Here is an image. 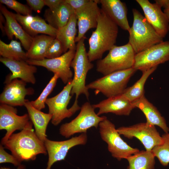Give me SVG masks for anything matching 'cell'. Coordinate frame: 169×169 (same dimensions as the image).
I'll return each instance as SVG.
<instances>
[{"mask_svg": "<svg viewBox=\"0 0 169 169\" xmlns=\"http://www.w3.org/2000/svg\"><path fill=\"white\" fill-rule=\"evenodd\" d=\"M157 68L154 67L143 72L140 79L132 86L126 88L122 95L131 103L144 96V87L146 81Z\"/></svg>", "mask_w": 169, "mask_h": 169, "instance_id": "cell-30", "label": "cell"}, {"mask_svg": "<svg viewBox=\"0 0 169 169\" xmlns=\"http://www.w3.org/2000/svg\"><path fill=\"white\" fill-rule=\"evenodd\" d=\"M74 13L75 11L64 0L54 10H46L44 16L49 24L58 30L67 24Z\"/></svg>", "mask_w": 169, "mask_h": 169, "instance_id": "cell-25", "label": "cell"}, {"mask_svg": "<svg viewBox=\"0 0 169 169\" xmlns=\"http://www.w3.org/2000/svg\"><path fill=\"white\" fill-rule=\"evenodd\" d=\"M136 53L128 43L120 46L115 45L103 59L98 60L96 70L104 76L133 67Z\"/></svg>", "mask_w": 169, "mask_h": 169, "instance_id": "cell-4", "label": "cell"}, {"mask_svg": "<svg viewBox=\"0 0 169 169\" xmlns=\"http://www.w3.org/2000/svg\"><path fill=\"white\" fill-rule=\"evenodd\" d=\"M0 55L3 58L15 60L26 61L28 59L21 42L13 40L9 44L0 40Z\"/></svg>", "mask_w": 169, "mask_h": 169, "instance_id": "cell-29", "label": "cell"}, {"mask_svg": "<svg viewBox=\"0 0 169 169\" xmlns=\"http://www.w3.org/2000/svg\"><path fill=\"white\" fill-rule=\"evenodd\" d=\"M102 139L108 145V149L112 156L119 161L126 159L138 152L139 150L129 146L121 138L115 125L107 117L99 125Z\"/></svg>", "mask_w": 169, "mask_h": 169, "instance_id": "cell-9", "label": "cell"}, {"mask_svg": "<svg viewBox=\"0 0 169 169\" xmlns=\"http://www.w3.org/2000/svg\"><path fill=\"white\" fill-rule=\"evenodd\" d=\"M144 12V17L157 33L163 38L169 32V21L161 8L148 0H136Z\"/></svg>", "mask_w": 169, "mask_h": 169, "instance_id": "cell-16", "label": "cell"}, {"mask_svg": "<svg viewBox=\"0 0 169 169\" xmlns=\"http://www.w3.org/2000/svg\"><path fill=\"white\" fill-rule=\"evenodd\" d=\"M29 7L32 10L39 13L45 5L44 0H26Z\"/></svg>", "mask_w": 169, "mask_h": 169, "instance_id": "cell-36", "label": "cell"}, {"mask_svg": "<svg viewBox=\"0 0 169 169\" xmlns=\"http://www.w3.org/2000/svg\"><path fill=\"white\" fill-rule=\"evenodd\" d=\"M75 52V50L69 49L57 58L41 60L28 59L26 62L30 65L44 67L54 74H57L63 83L67 84L72 79L73 74L70 67Z\"/></svg>", "mask_w": 169, "mask_h": 169, "instance_id": "cell-12", "label": "cell"}, {"mask_svg": "<svg viewBox=\"0 0 169 169\" xmlns=\"http://www.w3.org/2000/svg\"><path fill=\"white\" fill-rule=\"evenodd\" d=\"M77 19L74 13L67 24L58 30L55 38L62 44L64 53L69 49H76L75 40L77 31Z\"/></svg>", "mask_w": 169, "mask_h": 169, "instance_id": "cell-26", "label": "cell"}, {"mask_svg": "<svg viewBox=\"0 0 169 169\" xmlns=\"http://www.w3.org/2000/svg\"><path fill=\"white\" fill-rule=\"evenodd\" d=\"M23 166H19L17 169H23ZM0 169H10L9 168H7L5 167H1Z\"/></svg>", "mask_w": 169, "mask_h": 169, "instance_id": "cell-41", "label": "cell"}, {"mask_svg": "<svg viewBox=\"0 0 169 169\" xmlns=\"http://www.w3.org/2000/svg\"><path fill=\"white\" fill-rule=\"evenodd\" d=\"M99 109L97 115L109 113L119 115H129L134 109L132 103L122 94L108 98L99 103L92 105Z\"/></svg>", "mask_w": 169, "mask_h": 169, "instance_id": "cell-21", "label": "cell"}, {"mask_svg": "<svg viewBox=\"0 0 169 169\" xmlns=\"http://www.w3.org/2000/svg\"><path fill=\"white\" fill-rule=\"evenodd\" d=\"M24 30L33 37L42 33L56 38L58 29L53 27L38 16L23 15L13 13Z\"/></svg>", "mask_w": 169, "mask_h": 169, "instance_id": "cell-20", "label": "cell"}, {"mask_svg": "<svg viewBox=\"0 0 169 169\" xmlns=\"http://www.w3.org/2000/svg\"><path fill=\"white\" fill-rule=\"evenodd\" d=\"M64 52V49L60 42L56 38L49 44L45 54V58L52 59L61 56Z\"/></svg>", "mask_w": 169, "mask_h": 169, "instance_id": "cell-34", "label": "cell"}, {"mask_svg": "<svg viewBox=\"0 0 169 169\" xmlns=\"http://www.w3.org/2000/svg\"><path fill=\"white\" fill-rule=\"evenodd\" d=\"M24 106L27 110L30 119L33 125L35 133L38 138L44 143L47 138L46 131L52 116L34 107L28 100L26 99Z\"/></svg>", "mask_w": 169, "mask_h": 169, "instance_id": "cell-24", "label": "cell"}, {"mask_svg": "<svg viewBox=\"0 0 169 169\" xmlns=\"http://www.w3.org/2000/svg\"><path fill=\"white\" fill-rule=\"evenodd\" d=\"M132 12L133 21L128 31V43L136 54L163 41V38L157 33L138 10L133 8Z\"/></svg>", "mask_w": 169, "mask_h": 169, "instance_id": "cell-3", "label": "cell"}, {"mask_svg": "<svg viewBox=\"0 0 169 169\" xmlns=\"http://www.w3.org/2000/svg\"><path fill=\"white\" fill-rule=\"evenodd\" d=\"M101 9L118 26L128 31L130 27L127 17L125 4L120 0H98Z\"/></svg>", "mask_w": 169, "mask_h": 169, "instance_id": "cell-22", "label": "cell"}, {"mask_svg": "<svg viewBox=\"0 0 169 169\" xmlns=\"http://www.w3.org/2000/svg\"><path fill=\"white\" fill-rule=\"evenodd\" d=\"M163 12L166 16L169 21V7L164 8Z\"/></svg>", "mask_w": 169, "mask_h": 169, "instance_id": "cell-40", "label": "cell"}, {"mask_svg": "<svg viewBox=\"0 0 169 169\" xmlns=\"http://www.w3.org/2000/svg\"><path fill=\"white\" fill-rule=\"evenodd\" d=\"M118 32V26L101 9L96 29L88 40L90 62L101 59L104 53L115 45Z\"/></svg>", "mask_w": 169, "mask_h": 169, "instance_id": "cell-2", "label": "cell"}, {"mask_svg": "<svg viewBox=\"0 0 169 169\" xmlns=\"http://www.w3.org/2000/svg\"><path fill=\"white\" fill-rule=\"evenodd\" d=\"M55 38L44 34L34 37L31 46L26 52L28 59L36 60L45 59L47 47L50 42Z\"/></svg>", "mask_w": 169, "mask_h": 169, "instance_id": "cell-27", "label": "cell"}, {"mask_svg": "<svg viewBox=\"0 0 169 169\" xmlns=\"http://www.w3.org/2000/svg\"><path fill=\"white\" fill-rule=\"evenodd\" d=\"M26 83L15 79L6 84L0 95V102L13 106H24L25 96L34 93L32 88H26Z\"/></svg>", "mask_w": 169, "mask_h": 169, "instance_id": "cell-17", "label": "cell"}, {"mask_svg": "<svg viewBox=\"0 0 169 169\" xmlns=\"http://www.w3.org/2000/svg\"><path fill=\"white\" fill-rule=\"evenodd\" d=\"M29 121L19 133L13 134L6 142L4 148L9 150L18 161L34 160L39 154H47L44 143L37 137Z\"/></svg>", "mask_w": 169, "mask_h": 169, "instance_id": "cell-1", "label": "cell"}, {"mask_svg": "<svg viewBox=\"0 0 169 169\" xmlns=\"http://www.w3.org/2000/svg\"><path fill=\"white\" fill-rule=\"evenodd\" d=\"M162 137V143L155 146L151 151L162 165L166 166L169 164V133H165Z\"/></svg>", "mask_w": 169, "mask_h": 169, "instance_id": "cell-31", "label": "cell"}, {"mask_svg": "<svg viewBox=\"0 0 169 169\" xmlns=\"http://www.w3.org/2000/svg\"><path fill=\"white\" fill-rule=\"evenodd\" d=\"M136 71L132 67L116 71L91 82L86 85V87L88 90H94L95 94L101 93L107 98L121 95Z\"/></svg>", "mask_w": 169, "mask_h": 169, "instance_id": "cell-6", "label": "cell"}, {"mask_svg": "<svg viewBox=\"0 0 169 169\" xmlns=\"http://www.w3.org/2000/svg\"><path fill=\"white\" fill-rule=\"evenodd\" d=\"M6 20L4 16L0 12V27L1 31L3 33L5 34V31L4 28V26L3 25V24L5 23Z\"/></svg>", "mask_w": 169, "mask_h": 169, "instance_id": "cell-39", "label": "cell"}, {"mask_svg": "<svg viewBox=\"0 0 169 169\" xmlns=\"http://www.w3.org/2000/svg\"><path fill=\"white\" fill-rule=\"evenodd\" d=\"M0 61L12 73L6 76L4 84H6L18 78L26 83L34 84L36 83L34 74L37 72V69L35 66L29 64L26 61L13 60L1 57Z\"/></svg>", "mask_w": 169, "mask_h": 169, "instance_id": "cell-18", "label": "cell"}, {"mask_svg": "<svg viewBox=\"0 0 169 169\" xmlns=\"http://www.w3.org/2000/svg\"><path fill=\"white\" fill-rule=\"evenodd\" d=\"M85 39L84 37L77 42L75 55L70 65L74 71L71 94L75 95V100H78L81 94L84 95L88 99L89 96L85 80L88 72L93 68L94 65L89 59L85 46Z\"/></svg>", "mask_w": 169, "mask_h": 169, "instance_id": "cell-5", "label": "cell"}, {"mask_svg": "<svg viewBox=\"0 0 169 169\" xmlns=\"http://www.w3.org/2000/svg\"><path fill=\"white\" fill-rule=\"evenodd\" d=\"M132 104L134 108H138L143 113L146 119V122L154 126H158L165 133H168L169 128L165 118L145 95L132 102Z\"/></svg>", "mask_w": 169, "mask_h": 169, "instance_id": "cell-23", "label": "cell"}, {"mask_svg": "<svg viewBox=\"0 0 169 169\" xmlns=\"http://www.w3.org/2000/svg\"><path fill=\"white\" fill-rule=\"evenodd\" d=\"M0 10L6 20L4 29L8 39L12 40L14 36L16 38L19 40L22 45L27 51L31 46L33 37L24 30L16 19L13 13L8 11L1 3Z\"/></svg>", "mask_w": 169, "mask_h": 169, "instance_id": "cell-19", "label": "cell"}, {"mask_svg": "<svg viewBox=\"0 0 169 169\" xmlns=\"http://www.w3.org/2000/svg\"><path fill=\"white\" fill-rule=\"evenodd\" d=\"M73 84L72 79L60 93L53 97L48 98L46 101L45 104L49 108V113L52 116L51 122L54 125H57L64 119L70 117L80 109L78 100H75L72 106L67 108L72 96L71 92Z\"/></svg>", "mask_w": 169, "mask_h": 169, "instance_id": "cell-8", "label": "cell"}, {"mask_svg": "<svg viewBox=\"0 0 169 169\" xmlns=\"http://www.w3.org/2000/svg\"><path fill=\"white\" fill-rule=\"evenodd\" d=\"M45 5L47 6L49 9L52 11L56 8L62 3L64 0H44Z\"/></svg>", "mask_w": 169, "mask_h": 169, "instance_id": "cell-38", "label": "cell"}, {"mask_svg": "<svg viewBox=\"0 0 169 169\" xmlns=\"http://www.w3.org/2000/svg\"><path fill=\"white\" fill-rule=\"evenodd\" d=\"M59 78L57 74H54L38 97L36 100L30 101L34 107L40 110L45 108L47 97L53 90Z\"/></svg>", "mask_w": 169, "mask_h": 169, "instance_id": "cell-32", "label": "cell"}, {"mask_svg": "<svg viewBox=\"0 0 169 169\" xmlns=\"http://www.w3.org/2000/svg\"><path fill=\"white\" fill-rule=\"evenodd\" d=\"M155 156L152 151H139L128 157L127 169H154Z\"/></svg>", "mask_w": 169, "mask_h": 169, "instance_id": "cell-28", "label": "cell"}, {"mask_svg": "<svg viewBox=\"0 0 169 169\" xmlns=\"http://www.w3.org/2000/svg\"><path fill=\"white\" fill-rule=\"evenodd\" d=\"M169 60V41H163L136 54L133 68L143 73Z\"/></svg>", "mask_w": 169, "mask_h": 169, "instance_id": "cell-11", "label": "cell"}, {"mask_svg": "<svg viewBox=\"0 0 169 169\" xmlns=\"http://www.w3.org/2000/svg\"><path fill=\"white\" fill-rule=\"evenodd\" d=\"M90 0H65V2L75 11L88 3Z\"/></svg>", "mask_w": 169, "mask_h": 169, "instance_id": "cell-37", "label": "cell"}, {"mask_svg": "<svg viewBox=\"0 0 169 169\" xmlns=\"http://www.w3.org/2000/svg\"><path fill=\"white\" fill-rule=\"evenodd\" d=\"M120 135L128 139L135 137L144 146L147 151H151L155 146L161 144L163 139L155 126L147 122L129 126H122L117 129Z\"/></svg>", "mask_w": 169, "mask_h": 169, "instance_id": "cell-10", "label": "cell"}, {"mask_svg": "<svg viewBox=\"0 0 169 169\" xmlns=\"http://www.w3.org/2000/svg\"><path fill=\"white\" fill-rule=\"evenodd\" d=\"M87 140V134L84 133L61 141H53L47 138L44 144L49 157L46 169H50L52 165L56 162L64 160L70 149L76 146L85 145Z\"/></svg>", "mask_w": 169, "mask_h": 169, "instance_id": "cell-14", "label": "cell"}, {"mask_svg": "<svg viewBox=\"0 0 169 169\" xmlns=\"http://www.w3.org/2000/svg\"><path fill=\"white\" fill-rule=\"evenodd\" d=\"M17 109L13 106L1 103L0 105V130H5L7 132L1 140L4 145L9 137L16 130L24 129L30 118L28 114L19 116L17 114Z\"/></svg>", "mask_w": 169, "mask_h": 169, "instance_id": "cell-13", "label": "cell"}, {"mask_svg": "<svg viewBox=\"0 0 169 169\" xmlns=\"http://www.w3.org/2000/svg\"><path fill=\"white\" fill-rule=\"evenodd\" d=\"M4 147L3 145H0V163H10L13 164L15 166H21V162L18 161L13 155H11L4 150Z\"/></svg>", "mask_w": 169, "mask_h": 169, "instance_id": "cell-35", "label": "cell"}, {"mask_svg": "<svg viewBox=\"0 0 169 169\" xmlns=\"http://www.w3.org/2000/svg\"><path fill=\"white\" fill-rule=\"evenodd\" d=\"M1 4L15 11L16 13L23 15H31L32 10L29 6L23 4L15 0H0Z\"/></svg>", "mask_w": 169, "mask_h": 169, "instance_id": "cell-33", "label": "cell"}, {"mask_svg": "<svg viewBox=\"0 0 169 169\" xmlns=\"http://www.w3.org/2000/svg\"><path fill=\"white\" fill-rule=\"evenodd\" d=\"M98 0H90L83 7L75 11L78 27L75 42H78L84 37L85 34L89 30L96 28L98 17L101 10L98 6Z\"/></svg>", "mask_w": 169, "mask_h": 169, "instance_id": "cell-15", "label": "cell"}, {"mask_svg": "<svg viewBox=\"0 0 169 169\" xmlns=\"http://www.w3.org/2000/svg\"><path fill=\"white\" fill-rule=\"evenodd\" d=\"M90 102L84 103L80 108L79 113L74 119L61 125L59 129L60 134L68 138L76 133H86L87 130L91 127L97 128L100 123L107 117L100 116Z\"/></svg>", "mask_w": 169, "mask_h": 169, "instance_id": "cell-7", "label": "cell"}]
</instances>
